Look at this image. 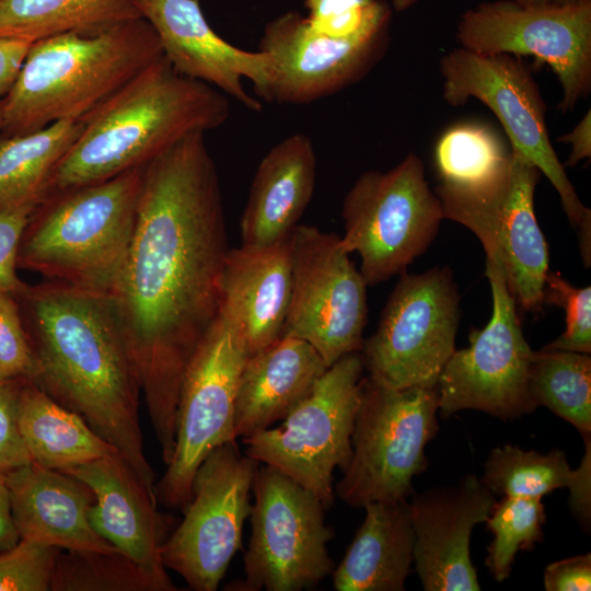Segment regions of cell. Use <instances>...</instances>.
I'll return each instance as SVG.
<instances>
[{"mask_svg": "<svg viewBox=\"0 0 591 591\" xmlns=\"http://www.w3.org/2000/svg\"><path fill=\"white\" fill-rule=\"evenodd\" d=\"M205 135L186 136L143 166L134 235L112 292L165 465L182 379L219 314L229 252Z\"/></svg>", "mask_w": 591, "mask_h": 591, "instance_id": "cell-1", "label": "cell"}, {"mask_svg": "<svg viewBox=\"0 0 591 591\" xmlns=\"http://www.w3.org/2000/svg\"><path fill=\"white\" fill-rule=\"evenodd\" d=\"M16 300L31 382L113 444L155 497L139 422L141 384L112 296L45 279Z\"/></svg>", "mask_w": 591, "mask_h": 591, "instance_id": "cell-2", "label": "cell"}, {"mask_svg": "<svg viewBox=\"0 0 591 591\" xmlns=\"http://www.w3.org/2000/svg\"><path fill=\"white\" fill-rule=\"evenodd\" d=\"M229 115L225 94L179 73L162 55L82 119L46 197L144 166L186 136L219 128Z\"/></svg>", "mask_w": 591, "mask_h": 591, "instance_id": "cell-3", "label": "cell"}, {"mask_svg": "<svg viewBox=\"0 0 591 591\" xmlns=\"http://www.w3.org/2000/svg\"><path fill=\"white\" fill-rule=\"evenodd\" d=\"M162 55L143 18L36 40L2 97V131L16 136L59 120H82Z\"/></svg>", "mask_w": 591, "mask_h": 591, "instance_id": "cell-4", "label": "cell"}, {"mask_svg": "<svg viewBox=\"0 0 591 591\" xmlns=\"http://www.w3.org/2000/svg\"><path fill=\"white\" fill-rule=\"evenodd\" d=\"M142 169L48 195L25 225L18 268L112 296L136 227Z\"/></svg>", "mask_w": 591, "mask_h": 591, "instance_id": "cell-5", "label": "cell"}, {"mask_svg": "<svg viewBox=\"0 0 591 591\" xmlns=\"http://www.w3.org/2000/svg\"><path fill=\"white\" fill-rule=\"evenodd\" d=\"M540 170L511 149L506 164L491 176L468 185L440 183L436 188L444 219L468 228L486 255L501 264L515 304L532 314L544 306L548 267L546 240L534 211Z\"/></svg>", "mask_w": 591, "mask_h": 591, "instance_id": "cell-6", "label": "cell"}, {"mask_svg": "<svg viewBox=\"0 0 591 591\" xmlns=\"http://www.w3.org/2000/svg\"><path fill=\"white\" fill-rule=\"evenodd\" d=\"M436 387L387 389L361 380L352 455L335 491L347 505L407 500L427 467L425 447L439 425Z\"/></svg>", "mask_w": 591, "mask_h": 591, "instance_id": "cell-7", "label": "cell"}, {"mask_svg": "<svg viewBox=\"0 0 591 591\" xmlns=\"http://www.w3.org/2000/svg\"><path fill=\"white\" fill-rule=\"evenodd\" d=\"M341 215L340 245L360 255L368 287L404 274L429 247L444 219L415 153L386 172H363L345 196Z\"/></svg>", "mask_w": 591, "mask_h": 591, "instance_id": "cell-8", "label": "cell"}, {"mask_svg": "<svg viewBox=\"0 0 591 591\" xmlns=\"http://www.w3.org/2000/svg\"><path fill=\"white\" fill-rule=\"evenodd\" d=\"M363 369L360 351L339 358L279 427L243 438L245 454L312 491L325 509L332 507L334 471L344 472L352 455Z\"/></svg>", "mask_w": 591, "mask_h": 591, "instance_id": "cell-9", "label": "cell"}, {"mask_svg": "<svg viewBox=\"0 0 591 591\" xmlns=\"http://www.w3.org/2000/svg\"><path fill=\"white\" fill-rule=\"evenodd\" d=\"M460 297L449 268L402 274L360 355L369 379L401 390L436 387L455 350Z\"/></svg>", "mask_w": 591, "mask_h": 591, "instance_id": "cell-10", "label": "cell"}, {"mask_svg": "<svg viewBox=\"0 0 591 591\" xmlns=\"http://www.w3.org/2000/svg\"><path fill=\"white\" fill-rule=\"evenodd\" d=\"M253 490L245 580L235 590L300 591L329 576L335 564L327 543L334 532L322 501L267 464L257 468Z\"/></svg>", "mask_w": 591, "mask_h": 591, "instance_id": "cell-11", "label": "cell"}, {"mask_svg": "<svg viewBox=\"0 0 591 591\" xmlns=\"http://www.w3.org/2000/svg\"><path fill=\"white\" fill-rule=\"evenodd\" d=\"M247 358L243 339L219 313L182 379L175 447L164 475L155 483L158 502L184 510L201 462L213 449L236 440L234 405Z\"/></svg>", "mask_w": 591, "mask_h": 591, "instance_id": "cell-12", "label": "cell"}, {"mask_svg": "<svg viewBox=\"0 0 591 591\" xmlns=\"http://www.w3.org/2000/svg\"><path fill=\"white\" fill-rule=\"evenodd\" d=\"M486 276L493 296L491 318L484 328L472 329L470 346L454 350L438 379L442 418L475 409L506 421L536 409L528 387L534 351L522 333L515 301L494 255H486Z\"/></svg>", "mask_w": 591, "mask_h": 591, "instance_id": "cell-13", "label": "cell"}, {"mask_svg": "<svg viewBox=\"0 0 591 591\" xmlns=\"http://www.w3.org/2000/svg\"><path fill=\"white\" fill-rule=\"evenodd\" d=\"M258 464L233 441L213 449L197 468L184 519L161 548L164 566L190 589L217 590L242 548Z\"/></svg>", "mask_w": 591, "mask_h": 591, "instance_id": "cell-14", "label": "cell"}, {"mask_svg": "<svg viewBox=\"0 0 591 591\" xmlns=\"http://www.w3.org/2000/svg\"><path fill=\"white\" fill-rule=\"evenodd\" d=\"M443 99L462 105L471 97L487 105L500 120L511 149L520 151L557 190L573 228L591 221L552 146L546 106L526 65L514 55H479L463 47L440 59Z\"/></svg>", "mask_w": 591, "mask_h": 591, "instance_id": "cell-15", "label": "cell"}, {"mask_svg": "<svg viewBox=\"0 0 591 591\" xmlns=\"http://www.w3.org/2000/svg\"><path fill=\"white\" fill-rule=\"evenodd\" d=\"M456 37L479 55L532 56L547 63L561 86V113L591 91V0L554 7L482 2L461 15Z\"/></svg>", "mask_w": 591, "mask_h": 591, "instance_id": "cell-16", "label": "cell"}, {"mask_svg": "<svg viewBox=\"0 0 591 591\" xmlns=\"http://www.w3.org/2000/svg\"><path fill=\"white\" fill-rule=\"evenodd\" d=\"M290 245L292 287L282 334L308 341L331 367L362 348L368 286L335 233L298 224Z\"/></svg>", "mask_w": 591, "mask_h": 591, "instance_id": "cell-17", "label": "cell"}, {"mask_svg": "<svg viewBox=\"0 0 591 591\" xmlns=\"http://www.w3.org/2000/svg\"><path fill=\"white\" fill-rule=\"evenodd\" d=\"M389 43V28L354 38L313 31L299 12L268 22L259 48L273 62L265 102L305 104L358 82L378 63Z\"/></svg>", "mask_w": 591, "mask_h": 591, "instance_id": "cell-18", "label": "cell"}, {"mask_svg": "<svg viewBox=\"0 0 591 591\" xmlns=\"http://www.w3.org/2000/svg\"><path fill=\"white\" fill-rule=\"evenodd\" d=\"M141 12L175 70L218 89L251 111L262 109V102L246 92L243 79L265 99L273 79V62L266 53L241 49L220 37L198 0H142Z\"/></svg>", "mask_w": 591, "mask_h": 591, "instance_id": "cell-19", "label": "cell"}, {"mask_svg": "<svg viewBox=\"0 0 591 591\" xmlns=\"http://www.w3.org/2000/svg\"><path fill=\"white\" fill-rule=\"evenodd\" d=\"M497 500L473 474L430 488L408 502L415 534L414 564L426 591H478L470 556L474 526L486 522Z\"/></svg>", "mask_w": 591, "mask_h": 591, "instance_id": "cell-20", "label": "cell"}, {"mask_svg": "<svg viewBox=\"0 0 591 591\" xmlns=\"http://www.w3.org/2000/svg\"><path fill=\"white\" fill-rule=\"evenodd\" d=\"M63 473L92 489L88 518L94 531L147 571L161 591L178 590L161 556L170 520L158 511L155 497L126 459L116 453Z\"/></svg>", "mask_w": 591, "mask_h": 591, "instance_id": "cell-21", "label": "cell"}, {"mask_svg": "<svg viewBox=\"0 0 591 591\" xmlns=\"http://www.w3.org/2000/svg\"><path fill=\"white\" fill-rule=\"evenodd\" d=\"M292 287L290 236L268 246L229 248L219 313L243 339L248 356L283 331Z\"/></svg>", "mask_w": 591, "mask_h": 591, "instance_id": "cell-22", "label": "cell"}, {"mask_svg": "<svg viewBox=\"0 0 591 591\" xmlns=\"http://www.w3.org/2000/svg\"><path fill=\"white\" fill-rule=\"evenodd\" d=\"M2 476L21 538L61 549L116 551L89 521L88 511L94 502V494L85 483L32 462Z\"/></svg>", "mask_w": 591, "mask_h": 591, "instance_id": "cell-23", "label": "cell"}, {"mask_svg": "<svg viewBox=\"0 0 591 591\" xmlns=\"http://www.w3.org/2000/svg\"><path fill=\"white\" fill-rule=\"evenodd\" d=\"M316 155L311 139L294 134L275 144L255 172L241 218L245 246H268L288 239L315 187Z\"/></svg>", "mask_w": 591, "mask_h": 591, "instance_id": "cell-24", "label": "cell"}, {"mask_svg": "<svg viewBox=\"0 0 591 591\" xmlns=\"http://www.w3.org/2000/svg\"><path fill=\"white\" fill-rule=\"evenodd\" d=\"M321 355L304 339L281 334L248 356L234 405L236 438L248 437L282 420L327 370Z\"/></svg>", "mask_w": 591, "mask_h": 591, "instance_id": "cell-25", "label": "cell"}, {"mask_svg": "<svg viewBox=\"0 0 591 591\" xmlns=\"http://www.w3.org/2000/svg\"><path fill=\"white\" fill-rule=\"evenodd\" d=\"M341 563L334 568L338 591H403L414 564L415 534L407 500L370 502Z\"/></svg>", "mask_w": 591, "mask_h": 591, "instance_id": "cell-26", "label": "cell"}, {"mask_svg": "<svg viewBox=\"0 0 591 591\" xmlns=\"http://www.w3.org/2000/svg\"><path fill=\"white\" fill-rule=\"evenodd\" d=\"M16 425L31 462L49 470L63 472L119 453L79 414L30 380L20 390Z\"/></svg>", "mask_w": 591, "mask_h": 591, "instance_id": "cell-27", "label": "cell"}, {"mask_svg": "<svg viewBox=\"0 0 591 591\" xmlns=\"http://www.w3.org/2000/svg\"><path fill=\"white\" fill-rule=\"evenodd\" d=\"M82 127V120L66 119L0 138V211L35 208L45 199L57 164Z\"/></svg>", "mask_w": 591, "mask_h": 591, "instance_id": "cell-28", "label": "cell"}, {"mask_svg": "<svg viewBox=\"0 0 591 591\" xmlns=\"http://www.w3.org/2000/svg\"><path fill=\"white\" fill-rule=\"evenodd\" d=\"M142 0H0V38L34 43L142 18Z\"/></svg>", "mask_w": 591, "mask_h": 591, "instance_id": "cell-29", "label": "cell"}, {"mask_svg": "<svg viewBox=\"0 0 591 591\" xmlns=\"http://www.w3.org/2000/svg\"><path fill=\"white\" fill-rule=\"evenodd\" d=\"M528 387L536 408H548L570 422L583 438L591 436L590 355L543 348L534 351Z\"/></svg>", "mask_w": 591, "mask_h": 591, "instance_id": "cell-30", "label": "cell"}, {"mask_svg": "<svg viewBox=\"0 0 591 591\" xmlns=\"http://www.w3.org/2000/svg\"><path fill=\"white\" fill-rule=\"evenodd\" d=\"M575 475L576 470L570 468L561 450L542 454L506 444L493 449L480 480L494 495L542 498L557 488L569 487Z\"/></svg>", "mask_w": 591, "mask_h": 591, "instance_id": "cell-31", "label": "cell"}, {"mask_svg": "<svg viewBox=\"0 0 591 591\" xmlns=\"http://www.w3.org/2000/svg\"><path fill=\"white\" fill-rule=\"evenodd\" d=\"M50 591H161L158 582L118 549L59 548Z\"/></svg>", "mask_w": 591, "mask_h": 591, "instance_id": "cell-32", "label": "cell"}, {"mask_svg": "<svg viewBox=\"0 0 591 591\" xmlns=\"http://www.w3.org/2000/svg\"><path fill=\"white\" fill-rule=\"evenodd\" d=\"M509 155L491 128L463 123L440 136L434 149V164L440 183L468 185L498 172Z\"/></svg>", "mask_w": 591, "mask_h": 591, "instance_id": "cell-33", "label": "cell"}, {"mask_svg": "<svg viewBox=\"0 0 591 591\" xmlns=\"http://www.w3.org/2000/svg\"><path fill=\"white\" fill-rule=\"evenodd\" d=\"M542 498L503 497L496 502L487 526L494 533L485 564L496 581L509 578L519 551H532L544 538Z\"/></svg>", "mask_w": 591, "mask_h": 591, "instance_id": "cell-34", "label": "cell"}, {"mask_svg": "<svg viewBox=\"0 0 591 591\" xmlns=\"http://www.w3.org/2000/svg\"><path fill=\"white\" fill-rule=\"evenodd\" d=\"M308 25L315 32L354 38L390 28L392 7L383 0H305Z\"/></svg>", "mask_w": 591, "mask_h": 591, "instance_id": "cell-35", "label": "cell"}, {"mask_svg": "<svg viewBox=\"0 0 591 591\" xmlns=\"http://www.w3.org/2000/svg\"><path fill=\"white\" fill-rule=\"evenodd\" d=\"M544 304L565 310L564 333L543 347L547 350L591 352V287L576 288L559 273L548 271L544 286Z\"/></svg>", "mask_w": 591, "mask_h": 591, "instance_id": "cell-36", "label": "cell"}, {"mask_svg": "<svg viewBox=\"0 0 591 591\" xmlns=\"http://www.w3.org/2000/svg\"><path fill=\"white\" fill-rule=\"evenodd\" d=\"M58 547L20 538L0 552V591H50Z\"/></svg>", "mask_w": 591, "mask_h": 591, "instance_id": "cell-37", "label": "cell"}, {"mask_svg": "<svg viewBox=\"0 0 591 591\" xmlns=\"http://www.w3.org/2000/svg\"><path fill=\"white\" fill-rule=\"evenodd\" d=\"M34 361L16 298L0 292V381L32 380Z\"/></svg>", "mask_w": 591, "mask_h": 591, "instance_id": "cell-38", "label": "cell"}, {"mask_svg": "<svg viewBox=\"0 0 591 591\" xmlns=\"http://www.w3.org/2000/svg\"><path fill=\"white\" fill-rule=\"evenodd\" d=\"M35 208L0 211V292L15 298L27 285L18 275V251L21 236Z\"/></svg>", "mask_w": 591, "mask_h": 591, "instance_id": "cell-39", "label": "cell"}, {"mask_svg": "<svg viewBox=\"0 0 591 591\" xmlns=\"http://www.w3.org/2000/svg\"><path fill=\"white\" fill-rule=\"evenodd\" d=\"M27 379L0 381V473L31 463L16 425L20 390Z\"/></svg>", "mask_w": 591, "mask_h": 591, "instance_id": "cell-40", "label": "cell"}, {"mask_svg": "<svg viewBox=\"0 0 591 591\" xmlns=\"http://www.w3.org/2000/svg\"><path fill=\"white\" fill-rule=\"evenodd\" d=\"M544 588L547 591H589L591 589V554L551 563L544 570Z\"/></svg>", "mask_w": 591, "mask_h": 591, "instance_id": "cell-41", "label": "cell"}, {"mask_svg": "<svg viewBox=\"0 0 591 591\" xmlns=\"http://www.w3.org/2000/svg\"><path fill=\"white\" fill-rule=\"evenodd\" d=\"M591 436L586 437V452L569 488V507L584 531L590 529L591 519Z\"/></svg>", "mask_w": 591, "mask_h": 591, "instance_id": "cell-42", "label": "cell"}, {"mask_svg": "<svg viewBox=\"0 0 591 591\" xmlns=\"http://www.w3.org/2000/svg\"><path fill=\"white\" fill-rule=\"evenodd\" d=\"M32 43L0 38V99L13 86Z\"/></svg>", "mask_w": 591, "mask_h": 591, "instance_id": "cell-43", "label": "cell"}, {"mask_svg": "<svg viewBox=\"0 0 591 591\" xmlns=\"http://www.w3.org/2000/svg\"><path fill=\"white\" fill-rule=\"evenodd\" d=\"M591 112L588 111L578 125L569 132L557 138V141L571 143V152L564 166H575L583 159L591 157Z\"/></svg>", "mask_w": 591, "mask_h": 591, "instance_id": "cell-44", "label": "cell"}, {"mask_svg": "<svg viewBox=\"0 0 591 591\" xmlns=\"http://www.w3.org/2000/svg\"><path fill=\"white\" fill-rule=\"evenodd\" d=\"M15 528L9 488L0 473V552H3L20 541Z\"/></svg>", "mask_w": 591, "mask_h": 591, "instance_id": "cell-45", "label": "cell"}, {"mask_svg": "<svg viewBox=\"0 0 591 591\" xmlns=\"http://www.w3.org/2000/svg\"><path fill=\"white\" fill-rule=\"evenodd\" d=\"M420 0H392L391 7L396 12H403L415 5ZM523 7H554L564 5L577 0H513Z\"/></svg>", "mask_w": 591, "mask_h": 591, "instance_id": "cell-46", "label": "cell"}, {"mask_svg": "<svg viewBox=\"0 0 591 591\" xmlns=\"http://www.w3.org/2000/svg\"><path fill=\"white\" fill-rule=\"evenodd\" d=\"M3 126V109H2V99H0V130H2Z\"/></svg>", "mask_w": 591, "mask_h": 591, "instance_id": "cell-47", "label": "cell"}]
</instances>
